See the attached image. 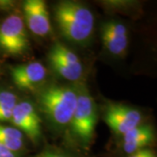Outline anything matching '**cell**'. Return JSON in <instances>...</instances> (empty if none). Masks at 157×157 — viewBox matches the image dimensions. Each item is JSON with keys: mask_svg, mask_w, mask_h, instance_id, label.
I'll use <instances>...</instances> for the list:
<instances>
[{"mask_svg": "<svg viewBox=\"0 0 157 157\" xmlns=\"http://www.w3.org/2000/svg\"><path fill=\"white\" fill-rule=\"evenodd\" d=\"M70 124L73 133L83 141L92 138L96 124V111L94 101L87 94L78 95Z\"/></svg>", "mask_w": 157, "mask_h": 157, "instance_id": "4", "label": "cell"}, {"mask_svg": "<svg viewBox=\"0 0 157 157\" xmlns=\"http://www.w3.org/2000/svg\"><path fill=\"white\" fill-rule=\"evenodd\" d=\"M54 15L62 34L68 40L83 42L93 33L94 15L88 8L79 3L60 2L54 8Z\"/></svg>", "mask_w": 157, "mask_h": 157, "instance_id": "1", "label": "cell"}, {"mask_svg": "<svg viewBox=\"0 0 157 157\" xmlns=\"http://www.w3.org/2000/svg\"><path fill=\"white\" fill-rule=\"evenodd\" d=\"M11 76L15 85L21 90H33L46 76V69L39 62H32L11 68Z\"/></svg>", "mask_w": 157, "mask_h": 157, "instance_id": "9", "label": "cell"}, {"mask_svg": "<svg viewBox=\"0 0 157 157\" xmlns=\"http://www.w3.org/2000/svg\"><path fill=\"white\" fill-rule=\"evenodd\" d=\"M78 95L65 86H52L44 90L39 95V104L43 111L56 123H70L76 107Z\"/></svg>", "mask_w": 157, "mask_h": 157, "instance_id": "2", "label": "cell"}, {"mask_svg": "<svg viewBox=\"0 0 157 157\" xmlns=\"http://www.w3.org/2000/svg\"><path fill=\"white\" fill-rule=\"evenodd\" d=\"M105 121L113 132L125 135L140 126L141 114L138 110L123 105H111L107 109Z\"/></svg>", "mask_w": 157, "mask_h": 157, "instance_id": "6", "label": "cell"}, {"mask_svg": "<svg viewBox=\"0 0 157 157\" xmlns=\"http://www.w3.org/2000/svg\"><path fill=\"white\" fill-rule=\"evenodd\" d=\"M102 41L106 49L112 54H122L127 49L128 43L126 26L117 21H110L104 24L102 28Z\"/></svg>", "mask_w": 157, "mask_h": 157, "instance_id": "10", "label": "cell"}, {"mask_svg": "<svg viewBox=\"0 0 157 157\" xmlns=\"http://www.w3.org/2000/svg\"><path fill=\"white\" fill-rule=\"evenodd\" d=\"M0 157H16L14 153L8 150L6 147L0 144Z\"/></svg>", "mask_w": 157, "mask_h": 157, "instance_id": "15", "label": "cell"}, {"mask_svg": "<svg viewBox=\"0 0 157 157\" xmlns=\"http://www.w3.org/2000/svg\"><path fill=\"white\" fill-rule=\"evenodd\" d=\"M11 121L16 128L21 129L33 141L40 138L41 121L33 106L28 101L17 103L12 112Z\"/></svg>", "mask_w": 157, "mask_h": 157, "instance_id": "7", "label": "cell"}, {"mask_svg": "<svg viewBox=\"0 0 157 157\" xmlns=\"http://www.w3.org/2000/svg\"><path fill=\"white\" fill-rule=\"evenodd\" d=\"M36 157H66L63 155L58 154V153H54V152H45L41 155H39Z\"/></svg>", "mask_w": 157, "mask_h": 157, "instance_id": "16", "label": "cell"}, {"mask_svg": "<svg viewBox=\"0 0 157 157\" xmlns=\"http://www.w3.org/2000/svg\"><path fill=\"white\" fill-rule=\"evenodd\" d=\"M48 58L52 67L63 78L75 81L81 77L82 65L78 56L61 43L53 45Z\"/></svg>", "mask_w": 157, "mask_h": 157, "instance_id": "5", "label": "cell"}, {"mask_svg": "<svg viewBox=\"0 0 157 157\" xmlns=\"http://www.w3.org/2000/svg\"><path fill=\"white\" fill-rule=\"evenodd\" d=\"M17 104V97L13 93L9 91L0 92V121L11 120Z\"/></svg>", "mask_w": 157, "mask_h": 157, "instance_id": "13", "label": "cell"}, {"mask_svg": "<svg viewBox=\"0 0 157 157\" xmlns=\"http://www.w3.org/2000/svg\"><path fill=\"white\" fill-rule=\"evenodd\" d=\"M129 157H155V155L150 149L142 148V149H140V150L134 153L131 156Z\"/></svg>", "mask_w": 157, "mask_h": 157, "instance_id": "14", "label": "cell"}, {"mask_svg": "<svg viewBox=\"0 0 157 157\" xmlns=\"http://www.w3.org/2000/svg\"><path fill=\"white\" fill-rule=\"evenodd\" d=\"M153 138L154 133L150 126H138L124 135V150L128 154H134L150 143Z\"/></svg>", "mask_w": 157, "mask_h": 157, "instance_id": "11", "label": "cell"}, {"mask_svg": "<svg viewBox=\"0 0 157 157\" xmlns=\"http://www.w3.org/2000/svg\"><path fill=\"white\" fill-rule=\"evenodd\" d=\"M23 133L19 129L0 125V144L12 153L23 147Z\"/></svg>", "mask_w": 157, "mask_h": 157, "instance_id": "12", "label": "cell"}, {"mask_svg": "<svg viewBox=\"0 0 157 157\" xmlns=\"http://www.w3.org/2000/svg\"><path fill=\"white\" fill-rule=\"evenodd\" d=\"M23 7L25 22L33 33L43 37L50 33V18L45 1L26 0Z\"/></svg>", "mask_w": 157, "mask_h": 157, "instance_id": "8", "label": "cell"}, {"mask_svg": "<svg viewBox=\"0 0 157 157\" xmlns=\"http://www.w3.org/2000/svg\"><path fill=\"white\" fill-rule=\"evenodd\" d=\"M29 41L22 17L11 14L0 23V49L17 55L27 50Z\"/></svg>", "mask_w": 157, "mask_h": 157, "instance_id": "3", "label": "cell"}]
</instances>
